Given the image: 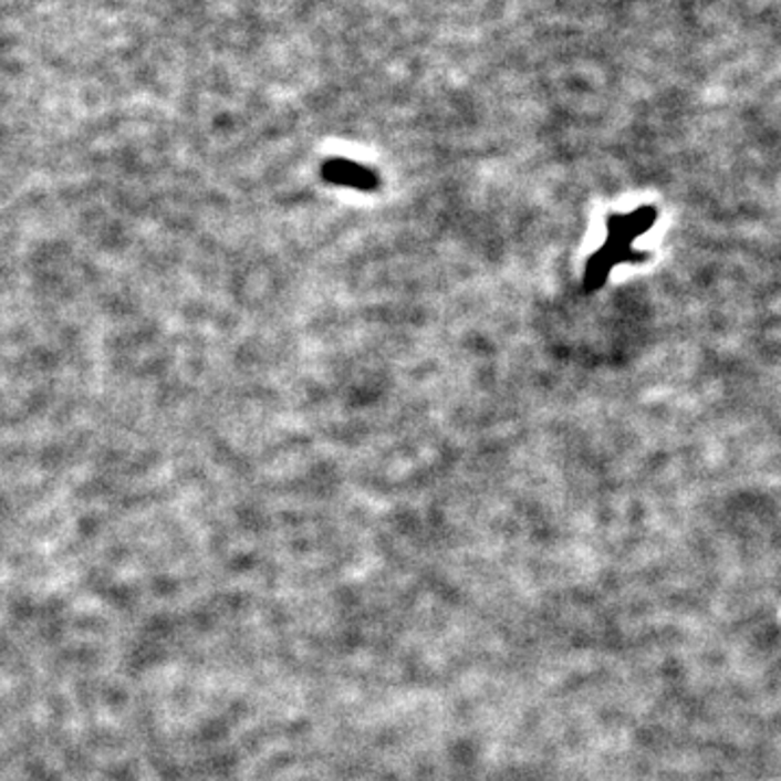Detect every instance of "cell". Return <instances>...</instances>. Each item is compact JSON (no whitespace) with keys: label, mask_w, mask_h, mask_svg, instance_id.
I'll list each match as a JSON object with an SVG mask.
<instances>
[{"label":"cell","mask_w":781,"mask_h":781,"mask_svg":"<svg viewBox=\"0 0 781 781\" xmlns=\"http://www.w3.org/2000/svg\"><path fill=\"white\" fill-rule=\"evenodd\" d=\"M658 218V211L654 207H638L629 216H608V239L602 250H597L586 265L584 274V289L595 291L600 289L608 274L613 272L614 265L621 263H641L647 259L645 252L634 250V239L647 232Z\"/></svg>","instance_id":"cell-1"},{"label":"cell","mask_w":781,"mask_h":781,"mask_svg":"<svg viewBox=\"0 0 781 781\" xmlns=\"http://www.w3.org/2000/svg\"><path fill=\"white\" fill-rule=\"evenodd\" d=\"M324 180L343 185V187H356L361 191H372L378 187V176L372 169L363 168L354 162L345 159H331L322 168Z\"/></svg>","instance_id":"cell-2"}]
</instances>
